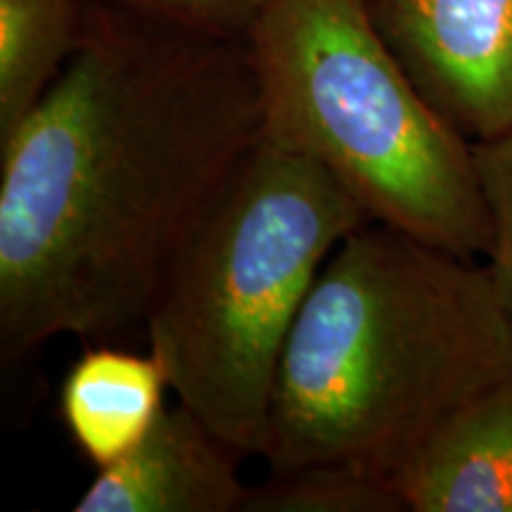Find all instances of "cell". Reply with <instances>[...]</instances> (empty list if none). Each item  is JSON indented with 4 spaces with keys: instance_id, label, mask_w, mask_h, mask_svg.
I'll list each match as a JSON object with an SVG mask.
<instances>
[{
    "instance_id": "cell-9",
    "label": "cell",
    "mask_w": 512,
    "mask_h": 512,
    "mask_svg": "<svg viewBox=\"0 0 512 512\" xmlns=\"http://www.w3.org/2000/svg\"><path fill=\"white\" fill-rule=\"evenodd\" d=\"M83 31V0H0V143L36 110Z\"/></svg>"
},
{
    "instance_id": "cell-4",
    "label": "cell",
    "mask_w": 512,
    "mask_h": 512,
    "mask_svg": "<svg viewBox=\"0 0 512 512\" xmlns=\"http://www.w3.org/2000/svg\"><path fill=\"white\" fill-rule=\"evenodd\" d=\"M245 46L261 140L328 169L370 221L486 256L472 143L418 91L366 0H266Z\"/></svg>"
},
{
    "instance_id": "cell-10",
    "label": "cell",
    "mask_w": 512,
    "mask_h": 512,
    "mask_svg": "<svg viewBox=\"0 0 512 512\" xmlns=\"http://www.w3.org/2000/svg\"><path fill=\"white\" fill-rule=\"evenodd\" d=\"M399 489L387 479L347 465H309L271 472L249 486L242 512H406Z\"/></svg>"
},
{
    "instance_id": "cell-8",
    "label": "cell",
    "mask_w": 512,
    "mask_h": 512,
    "mask_svg": "<svg viewBox=\"0 0 512 512\" xmlns=\"http://www.w3.org/2000/svg\"><path fill=\"white\" fill-rule=\"evenodd\" d=\"M169 389V375L150 349L138 354L98 342L64 375V430L95 470H105L143 444L166 411Z\"/></svg>"
},
{
    "instance_id": "cell-12",
    "label": "cell",
    "mask_w": 512,
    "mask_h": 512,
    "mask_svg": "<svg viewBox=\"0 0 512 512\" xmlns=\"http://www.w3.org/2000/svg\"><path fill=\"white\" fill-rule=\"evenodd\" d=\"M140 15L197 34L245 41L266 0H117Z\"/></svg>"
},
{
    "instance_id": "cell-5",
    "label": "cell",
    "mask_w": 512,
    "mask_h": 512,
    "mask_svg": "<svg viewBox=\"0 0 512 512\" xmlns=\"http://www.w3.org/2000/svg\"><path fill=\"white\" fill-rule=\"evenodd\" d=\"M418 91L470 143L512 131V0H366Z\"/></svg>"
},
{
    "instance_id": "cell-11",
    "label": "cell",
    "mask_w": 512,
    "mask_h": 512,
    "mask_svg": "<svg viewBox=\"0 0 512 512\" xmlns=\"http://www.w3.org/2000/svg\"><path fill=\"white\" fill-rule=\"evenodd\" d=\"M475 166L491 223L486 266L512 313V131L472 143Z\"/></svg>"
},
{
    "instance_id": "cell-7",
    "label": "cell",
    "mask_w": 512,
    "mask_h": 512,
    "mask_svg": "<svg viewBox=\"0 0 512 512\" xmlns=\"http://www.w3.org/2000/svg\"><path fill=\"white\" fill-rule=\"evenodd\" d=\"M396 486L411 512H512V370L467 399Z\"/></svg>"
},
{
    "instance_id": "cell-1",
    "label": "cell",
    "mask_w": 512,
    "mask_h": 512,
    "mask_svg": "<svg viewBox=\"0 0 512 512\" xmlns=\"http://www.w3.org/2000/svg\"><path fill=\"white\" fill-rule=\"evenodd\" d=\"M261 140L245 41L83 0L74 55L0 143V351L145 328L185 240Z\"/></svg>"
},
{
    "instance_id": "cell-3",
    "label": "cell",
    "mask_w": 512,
    "mask_h": 512,
    "mask_svg": "<svg viewBox=\"0 0 512 512\" xmlns=\"http://www.w3.org/2000/svg\"><path fill=\"white\" fill-rule=\"evenodd\" d=\"M370 221L313 159L259 140L166 271L145 318L171 392L264 456L280 358L320 268Z\"/></svg>"
},
{
    "instance_id": "cell-6",
    "label": "cell",
    "mask_w": 512,
    "mask_h": 512,
    "mask_svg": "<svg viewBox=\"0 0 512 512\" xmlns=\"http://www.w3.org/2000/svg\"><path fill=\"white\" fill-rule=\"evenodd\" d=\"M240 451L185 403L166 408L143 444L98 475L76 512H242Z\"/></svg>"
},
{
    "instance_id": "cell-2",
    "label": "cell",
    "mask_w": 512,
    "mask_h": 512,
    "mask_svg": "<svg viewBox=\"0 0 512 512\" xmlns=\"http://www.w3.org/2000/svg\"><path fill=\"white\" fill-rule=\"evenodd\" d=\"M510 370L512 313L489 266L366 221L294 320L264 458L271 472L347 465L396 486L434 432Z\"/></svg>"
}]
</instances>
